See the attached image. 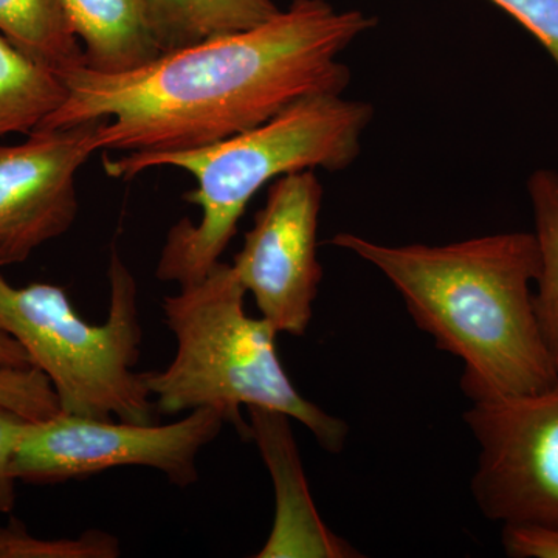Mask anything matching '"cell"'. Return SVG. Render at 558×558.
Returning a JSON list of instances; mask_svg holds the SVG:
<instances>
[{
    "instance_id": "12",
    "label": "cell",
    "mask_w": 558,
    "mask_h": 558,
    "mask_svg": "<svg viewBox=\"0 0 558 558\" xmlns=\"http://www.w3.org/2000/svg\"><path fill=\"white\" fill-rule=\"evenodd\" d=\"M165 53L248 31L277 16L274 0H143Z\"/></svg>"
},
{
    "instance_id": "4",
    "label": "cell",
    "mask_w": 558,
    "mask_h": 558,
    "mask_svg": "<svg viewBox=\"0 0 558 558\" xmlns=\"http://www.w3.org/2000/svg\"><path fill=\"white\" fill-rule=\"evenodd\" d=\"M245 295L233 266L219 260L202 281L163 300L178 351L167 368L146 373L156 410L175 416L209 407L245 436L242 407L279 411L310 429L319 447L340 453L347 422L301 396L278 357L277 330L263 317H250Z\"/></svg>"
},
{
    "instance_id": "15",
    "label": "cell",
    "mask_w": 558,
    "mask_h": 558,
    "mask_svg": "<svg viewBox=\"0 0 558 558\" xmlns=\"http://www.w3.org/2000/svg\"><path fill=\"white\" fill-rule=\"evenodd\" d=\"M527 191L539 252L535 315L543 340L558 368V172L535 171L527 180Z\"/></svg>"
},
{
    "instance_id": "8",
    "label": "cell",
    "mask_w": 558,
    "mask_h": 558,
    "mask_svg": "<svg viewBox=\"0 0 558 558\" xmlns=\"http://www.w3.org/2000/svg\"><path fill=\"white\" fill-rule=\"evenodd\" d=\"M322 202L323 186L314 170L274 180L231 264L260 317L278 333L304 336L314 317L323 279L317 258Z\"/></svg>"
},
{
    "instance_id": "11",
    "label": "cell",
    "mask_w": 558,
    "mask_h": 558,
    "mask_svg": "<svg viewBox=\"0 0 558 558\" xmlns=\"http://www.w3.org/2000/svg\"><path fill=\"white\" fill-rule=\"evenodd\" d=\"M84 44V65L121 73L149 64L165 53L143 0H64Z\"/></svg>"
},
{
    "instance_id": "1",
    "label": "cell",
    "mask_w": 558,
    "mask_h": 558,
    "mask_svg": "<svg viewBox=\"0 0 558 558\" xmlns=\"http://www.w3.org/2000/svg\"><path fill=\"white\" fill-rule=\"evenodd\" d=\"M374 25L376 17L360 10L293 0L264 24L167 51L138 69L101 73L80 65L61 76L68 98L36 131L105 119L98 150L213 145L303 98L343 95L351 70L341 53Z\"/></svg>"
},
{
    "instance_id": "13",
    "label": "cell",
    "mask_w": 558,
    "mask_h": 558,
    "mask_svg": "<svg viewBox=\"0 0 558 558\" xmlns=\"http://www.w3.org/2000/svg\"><path fill=\"white\" fill-rule=\"evenodd\" d=\"M68 98L64 81L0 36V138L31 135Z\"/></svg>"
},
{
    "instance_id": "14",
    "label": "cell",
    "mask_w": 558,
    "mask_h": 558,
    "mask_svg": "<svg viewBox=\"0 0 558 558\" xmlns=\"http://www.w3.org/2000/svg\"><path fill=\"white\" fill-rule=\"evenodd\" d=\"M0 32L60 76L84 65V51L64 0H0Z\"/></svg>"
},
{
    "instance_id": "7",
    "label": "cell",
    "mask_w": 558,
    "mask_h": 558,
    "mask_svg": "<svg viewBox=\"0 0 558 558\" xmlns=\"http://www.w3.org/2000/svg\"><path fill=\"white\" fill-rule=\"evenodd\" d=\"M465 424L480 447L472 495L502 526L558 531V379L529 395L472 403Z\"/></svg>"
},
{
    "instance_id": "10",
    "label": "cell",
    "mask_w": 558,
    "mask_h": 558,
    "mask_svg": "<svg viewBox=\"0 0 558 558\" xmlns=\"http://www.w3.org/2000/svg\"><path fill=\"white\" fill-rule=\"evenodd\" d=\"M248 436L256 440L277 488V519L263 558L355 557V550L336 537L315 510L289 416L279 411L248 407Z\"/></svg>"
},
{
    "instance_id": "5",
    "label": "cell",
    "mask_w": 558,
    "mask_h": 558,
    "mask_svg": "<svg viewBox=\"0 0 558 558\" xmlns=\"http://www.w3.org/2000/svg\"><path fill=\"white\" fill-rule=\"evenodd\" d=\"M108 274L109 311L102 325L81 317L60 286L13 288L0 277V332L13 337L46 374L61 413L153 424L156 405L146 373L134 371L143 340L137 279L117 250Z\"/></svg>"
},
{
    "instance_id": "17",
    "label": "cell",
    "mask_w": 558,
    "mask_h": 558,
    "mask_svg": "<svg viewBox=\"0 0 558 558\" xmlns=\"http://www.w3.org/2000/svg\"><path fill=\"white\" fill-rule=\"evenodd\" d=\"M0 407L28 421H43L60 413V400L46 374L35 366L0 365Z\"/></svg>"
},
{
    "instance_id": "20",
    "label": "cell",
    "mask_w": 558,
    "mask_h": 558,
    "mask_svg": "<svg viewBox=\"0 0 558 558\" xmlns=\"http://www.w3.org/2000/svg\"><path fill=\"white\" fill-rule=\"evenodd\" d=\"M502 546L513 558H558V531L535 526H502Z\"/></svg>"
},
{
    "instance_id": "21",
    "label": "cell",
    "mask_w": 558,
    "mask_h": 558,
    "mask_svg": "<svg viewBox=\"0 0 558 558\" xmlns=\"http://www.w3.org/2000/svg\"><path fill=\"white\" fill-rule=\"evenodd\" d=\"M0 365L11 368L33 366L25 349L5 332H0Z\"/></svg>"
},
{
    "instance_id": "18",
    "label": "cell",
    "mask_w": 558,
    "mask_h": 558,
    "mask_svg": "<svg viewBox=\"0 0 558 558\" xmlns=\"http://www.w3.org/2000/svg\"><path fill=\"white\" fill-rule=\"evenodd\" d=\"M548 50L558 68V0H490Z\"/></svg>"
},
{
    "instance_id": "19",
    "label": "cell",
    "mask_w": 558,
    "mask_h": 558,
    "mask_svg": "<svg viewBox=\"0 0 558 558\" xmlns=\"http://www.w3.org/2000/svg\"><path fill=\"white\" fill-rule=\"evenodd\" d=\"M28 418L14 413L9 409L0 407V512L11 513L16 502V490H14L13 473H11V462H13L14 450L25 424Z\"/></svg>"
},
{
    "instance_id": "2",
    "label": "cell",
    "mask_w": 558,
    "mask_h": 558,
    "mask_svg": "<svg viewBox=\"0 0 558 558\" xmlns=\"http://www.w3.org/2000/svg\"><path fill=\"white\" fill-rule=\"evenodd\" d=\"M392 282L417 328L461 360L472 403L529 395L558 379L537 315L534 233L490 234L447 245H384L354 233L329 241Z\"/></svg>"
},
{
    "instance_id": "6",
    "label": "cell",
    "mask_w": 558,
    "mask_h": 558,
    "mask_svg": "<svg viewBox=\"0 0 558 558\" xmlns=\"http://www.w3.org/2000/svg\"><path fill=\"white\" fill-rule=\"evenodd\" d=\"M219 410L196 409L167 425L131 424L58 413L28 421L14 450L11 473L31 484L89 478L117 468H149L172 484L197 483V457L222 432Z\"/></svg>"
},
{
    "instance_id": "16",
    "label": "cell",
    "mask_w": 558,
    "mask_h": 558,
    "mask_svg": "<svg viewBox=\"0 0 558 558\" xmlns=\"http://www.w3.org/2000/svg\"><path fill=\"white\" fill-rule=\"evenodd\" d=\"M120 539L100 529H89L78 538L33 537L16 517L0 526V558H117Z\"/></svg>"
},
{
    "instance_id": "9",
    "label": "cell",
    "mask_w": 558,
    "mask_h": 558,
    "mask_svg": "<svg viewBox=\"0 0 558 558\" xmlns=\"http://www.w3.org/2000/svg\"><path fill=\"white\" fill-rule=\"evenodd\" d=\"M102 121L36 131L22 145H0V267L25 263L73 226L76 174L98 150Z\"/></svg>"
},
{
    "instance_id": "3",
    "label": "cell",
    "mask_w": 558,
    "mask_h": 558,
    "mask_svg": "<svg viewBox=\"0 0 558 558\" xmlns=\"http://www.w3.org/2000/svg\"><path fill=\"white\" fill-rule=\"evenodd\" d=\"M374 119L369 102L314 95L288 106L266 123L202 148L105 157L109 178L132 179L157 167L190 172L197 186L183 196L197 205V223L180 219L168 233L156 277L179 288L207 277L236 233L245 208L260 189L289 172L341 171L362 150Z\"/></svg>"
}]
</instances>
